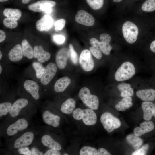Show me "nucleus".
I'll return each mask as SVG.
<instances>
[{"label":"nucleus","mask_w":155,"mask_h":155,"mask_svg":"<svg viewBox=\"0 0 155 155\" xmlns=\"http://www.w3.org/2000/svg\"><path fill=\"white\" fill-rule=\"evenodd\" d=\"M73 116L75 120L82 119L83 123L88 126L94 125L96 124L97 117L93 110L90 108L82 109L77 108L73 112Z\"/></svg>","instance_id":"1"},{"label":"nucleus","mask_w":155,"mask_h":155,"mask_svg":"<svg viewBox=\"0 0 155 155\" xmlns=\"http://www.w3.org/2000/svg\"><path fill=\"white\" fill-rule=\"evenodd\" d=\"M78 96L84 104L89 108L93 110H97L98 109V98L96 95L91 94L88 88H82L79 91Z\"/></svg>","instance_id":"2"},{"label":"nucleus","mask_w":155,"mask_h":155,"mask_svg":"<svg viewBox=\"0 0 155 155\" xmlns=\"http://www.w3.org/2000/svg\"><path fill=\"white\" fill-rule=\"evenodd\" d=\"M135 68L131 62L127 61L123 63L115 72V78L118 81L128 80L135 74Z\"/></svg>","instance_id":"3"},{"label":"nucleus","mask_w":155,"mask_h":155,"mask_svg":"<svg viewBox=\"0 0 155 155\" xmlns=\"http://www.w3.org/2000/svg\"><path fill=\"white\" fill-rule=\"evenodd\" d=\"M122 31L124 37L128 43L133 44L137 40L139 30L134 23L129 21L125 22L123 25Z\"/></svg>","instance_id":"4"},{"label":"nucleus","mask_w":155,"mask_h":155,"mask_svg":"<svg viewBox=\"0 0 155 155\" xmlns=\"http://www.w3.org/2000/svg\"><path fill=\"white\" fill-rule=\"evenodd\" d=\"M100 121L104 128L108 133L118 128L121 124L118 118L108 112H104L102 114Z\"/></svg>","instance_id":"5"},{"label":"nucleus","mask_w":155,"mask_h":155,"mask_svg":"<svg viewBox=\"0 0 155 155\" xmlns=\"http://www.w3.org/2000/svg\"><path fill=\"white\" fill-rule=\"evenodd\" d=\"M35 134L33 131L28 130L24 131L15 138L11 145L15 149L26 147L32 143Z\"/></svg>","instance_id":"6"},{"label":"nucleus","mask_w":155,"mask_h":155,"mask_svg":"<svg viewBox=\"0 0 155 155\" xmlns=\"http://www.w3.org/2000/svg\"><path fill=\"white\" fill-rule=\"evenodd\" d=\"M29 125V122L26 119L24 118H19L7 126L5 130L6 133L8 136H14L25 130Z\"/></svg>","instance_id":"7"},{"label":"nucleus","mask_w":155,"mask_h":155,"mask_svg":"<svg viewBox=\"0 0 155 155\" xmlns=\"http://www.w3.org/2000/svg\"><path fill=\"white\" fill-rule=\"evenodd\" d=\"M78 62L81 68L85 71H90L94 68V63L91 53L87 49H84L82 51Z\"/></svg>","instance_id":"8"},{"label":"nucleus","mask_w":155,"mask_h":155,"mask_svg":"<svg viewBox=\"0 0 155 155\" xmlns=\"http://www.w3.org/2000/svg\"><path fill=\"white\" fill-rule=\"evenodd\" d=\"M56 4V2L53 0H41L29 5L28 7L34 12H40L54 7Z\"/></svg>","instance_id":"9"},{"label":"nucleus","mask_w":155,"mask_h":155,"mask_svg":"<svg viewBox=\"0 0 155 155\" xmlns=\"http://www.w3.org/2000/svg\"><path fill=\"white\" fill-rule=\"evenodd\" d=\"M70 57L69 49L63 47L57 52L55 57L56 64L60 69H64L66 66L67 62Z\"/></svg>","instance_id":"10"},{"label":"nucleus","mask_w":155,"mask_h":155,"mask_svg":"<svg viewBox=\"0 0 155 155\" xmlns=\"http://www.w3.org/2000/svg\"><path fill=\"white\" fill-rule=\"evenodd\" d=\"M57 66L53 63H49L45 67L44 72L40 79L41 83L44 85L48 84L56 73Z\"/></svg>","instance_id":"11"},{"label":"nucleus","mask_w":155,"mask_h":155,"mask_svg":"<svg viewBox=\"0 0 155 155\" xmlns=\"http://www.w3.org/2000/svg\"><path fill=\"white\" fill-rule=\"evenodd\" d=\"M75 19L78 23L88 26H93L95 22L94 17L87 11L83 10H80L78 11Z\"/></svg>","instance_id":"12"},{"label":"nucleus","mask_w":155,"mask_h":155,"mask_svg":"<svg viewBox=\"0 0 155 155\" xmlns=\"http://www.w3.org/2000/svg\"><path fill=\"white\" fill-rule=\"evenodd\" d=\"M28 104V101L26 99L21 98L17 99L12 104L9 113L10 117L13 118L18 117Z\"/></svg>","instance_id":"13"},{"label":"nucleus","mask_w":155,"mask_h":155,"mask_svg":"<svg viewBox=\"0 0 155 155\" xmlns=\"http://www.w3.org/2000/svg\"><path fill=\"white\" fill-rule=\"evenodd\" d=\"M42 118L46 124L54 127H58L60 124L61 117L48 110H44L42 113Z\"/></svg>","instance_id":"14"},{"label":"nucleus","mask_w":155,"mask_h":155,"mask_svg":"<svg viewBox=\"0 0 155 155\" xmlns=\"http://www.w3.org/2000/svg\"><path fill=\"white\" fill-rule=\"evenodd\" d=\"M23 86L26 91L34 100H37L39 99V86L36 82L32 80H27L24 82Z\"/></svg>","instance_id":"15"},{"label":"nucleus","mask_w":155,"mask_h":155,"mask_svg":"<svg viewBox=\"0 0 155 155\" xmlns=\"http://www.w3.org/2000/svg\"><path fill=\"white\" fill-rule=\"evenodd\" d=\"M53 23L52 17L49 15H45L37 21L36 26L40 31H47L51 29Z\"/></svg>","instance_id":"16"},{"label":"nucleus","mask_w":155,"mask_h":155,"mask_svg":"<svg viewBox=\"0 0 155 155\" xmlns=\"http://www.w3.org/2000/svg\"><path fill=\"white\" fill-rule=\"evenodd\" d=\"M34 56L38 62L43 63L50 59L51 55L45 51L41 45H36L34 48Z\"/></svg>","instance_id":"17"},{"label":"nucleus","mask_w":155,"mask_h":155,"mask_svg":"<svg viewBox=\"0 0 155 155\" xmlns=\"http://www.w3.org/2000/svg\"><path fill=\"white\" fill-rule=\"evenodd\" d=\"M41 141L44 146L49 149L57 151L61 149V144L49 134H45L43 135L41 138Z\"/></svg>","instance_id":"18"},{"label":"nucleus","mask_w":155,"mask_h":155,"mask_svg":"<svg viewBox=\"0 0 155 155\" xmlns=\"http://www.w3.org/2000/svg\"><path fill=\"white\" fill-rule=\"evenodd\" d=\"M140 126V127H137L134 130V135L138 137L152 131L154 128L153 123L149 121L142 123Z\"/></svg>","instance_id":"19"},{"label":"nucleus","mask_w":155,"mask_h":155,"mask_svg":"<svg viewBox=\"0 0 155 155\" xmlns=\"http://www.w3.org/2000/svg\"><path fill=\"white\" fill-rule=\"evenodd\" d=\"M141 106L144 113V119L147 121L150 120L154 114V105L150 101H145L142 103Z\"/></svg>","instance_id":"20"},{"label":"nucleus","mask_w":155,"mask_h":155,"mask_svg":"<svg viewBox=\"0 0 155 155\" xmlns=\"http://www.w3.org/2000/svg\"><path fill=\"white\" fill-rule=\"evenodd\" d=\"M71 82L70 79L67 76L61 77L55 82L54 90L57 93H61L64 92L70 85Z\"/></svg>","instance_id":"21"},{"label":"nucleus","mask_w":155,"mask_h":155,"mask_svg":"<svg viewBox=\"0 0 155 155\" xmlns=\"http://www.w3.org/2000/svg\"><path fill=\"white\" fill-rule=\"evenodd\" d=\"M23 55L21 46L19 44L15 45L9 52L8 57L12 61L16 62L20 61Z\"/></svg>","instance_id":"22"},{"label":"nucleus","mask_w":155,"mask_h":155,"mask_svg":"<svg viewBox=\"0 0 155 155\" xmlns=\"http://www.w3.org/2000/svg\"><path fill=\"white\" fill-rule=\"evenodd\" d=\"M136 94L143 101H151L155 99V90L153 89L140 90L137 92Z\"/></svg>","instance_id":"23"},{"label":"nucleus","mask_w":155,"mask_h":155,"mask_svg":"<svg viewBox=\"0 0 155 155\" xmlns=\"http://www.w3.org/2000/svg\"><path fill=\"white\" fill-rule=\"evenodd\" d=\"M76 102L71 98L67 99L61 104V111L66 114H70L72 113L75 107Z\"/></svg>","instance_id":"24"},{"label":"nucleus","mask_w":155,"mask_h":155,"mask_svg":"<svg viewBox=\"0 0 155 155\" xmlns=\"http://www.w3.org/2000/svg\"><path fill=\"white\" fill-rule=\"evenodd\" d=\"M132 99L130 96L124 97L115 106V109L120 111H124L133 106Z\"/></svg>","instance_id":"25"},{"label":"nucleus","mask_w":155,"mask_h":155,"mask_svg":"<svg viewBox=\"0 0 155 155\" xmlns=\"http://www.w3.org/2000/svg\"><path fill=\"white\" fill-rule=\"evenodd\" d=\"M21 46L23 56L29 59H33L34 57V49L27 40H23Z\"/></svg>","instance_id":"26"},{"label":"nucleus","mask_w":155,"mask_h":155,"mask_svg":"<svg viewBox=\"0 0 155 155\" xmlns=\"http://www.w3.org/2000/svg\"><path fill=\"white\" fill-rule=\"evenodd\" d=\"M3 14L5 17H9L18 20L22 16L21 11L17 9L6 8L3 11Z\"/></svg>","instance_id":"27"},{"label":"nucleus","mask_w":155,"mask_h":155,"mask_svg":"<svg viewBox=\"0 0 155 155\" xmlns=\"http://www.w3.org/2000/svg\"><path fill=\"white\" fill-rule=\"evenodd\" d=\"M126 139L128 142L136 150L139 149L142 144V139L135 135L131 134L128 135Z\"/></svg>","instance_id":"28"},{"label":"nucleus","mask_w":155,"mask_h":155,"mask_svg":"<svg viewBox=\"0 0 155 155\" xmlns=\"http://www.w3.org/2000/svg\"><path fill=\"white\" fill-rule=\"evenodd\" d=\"M32 66L35 71L36 78L38 79H40L44 72L45 67L41 63L37 62H33L32 63Z\"/></svg>","instance_id":"29"},{"label":"nucleus","mask_w":155,"mask_h":155,"mask_svg":"<svg viewBox=\"0 0 155 155\" xmlns=\"http://www.w3.org/2000/svg\"><path fill=\"white\" fill-rule=\"evenodd\" d=\"M12 104L9 102H5L0 103V117L2 118L9 114Z\"/></svg>","instance_id":"30"},{"label":"nucleus","mask_w":155,"mask_h":155,"mask_svg":"<svg viewBox=\"0 0 155 155\" xmlns=\"http://www.w3.org/2000/svg\"><path fill=\"white\" fill-rule=\"evenodd\" d=\"M142 10L146 12H151L155 10V0H146L141 7Z\"/></svg>","instance_id":"31"},{"label":"nucleus","mask_w":155,"mask_h":155,"mask_svg":"<svg viewBox=\"0 0 155 155\" xmlns=\"http://www.w3.org/2000/svg\"><path fill=\"white\" fill-rule=\"evenodd\" d=\"M80 155H98V150L96 148L89 146H84L80 149Z\"/></svg>","instance_id":"32"},{"label":"nucleus","mask_w":155,"mask_h":155,"mask_svg":"<svg viewBox=\"0 0 155 155\" xmlns=\"http://www.w3.org/2000/svg\"><path fill=\"white\" fill-rule=\"evenodd\" d=\"M86 1L89 5L94 10H98L101 8L104 3V0H86Z\"/></svg>","instance_id":"33"},{"label":"nucleus","mask_w":155,"mask_h":155,"mask_svg":"<svg viewBox=\"0 0 155 155\" xmlns=\"http://www.w3.org/2000/svg\"><path fill=\"white\" fill-rule=\"evenodd\" d=\"M17 20L9 17L5 18L3 21V25L6 27L10 29H13L18 26Z\"/></svg>","instance_id":"34"},{"label":"nucleus","mask_w":155,"mask_h":155,"mask_svg":"<svg viewBox=\"0 0 155 155\" xmlns=\"http://www.w3.org/2000/svg\"><path fill=\"white\" fill-rule=\"evenodd\" d=\"M70 57L72 63L74 64H77L78 61V55L72 45L70 44L69 45Z\"/></svg>","instance_id":"35"},{"label":"nucleus","mask_w":155,"mask_h":155,"mask_svg":"<svg viewBox=\"0 0 155 155\" xmlns=\"http://www.w3.org/2000/svg\"><path fill=\"white\" fill-rule=\"evenodd\" d=\"M99 46L101 51L106 55L110 54V51L112 48L109 43L101 41L99 42Z\"/></svg>","instance_id":"36"},{"label":"nucleus","mask_w":155,"mask_h":155,"mask_svg":"<svg viewBox=\"0 0 155 155\" xmlns=\"http://www.w3.org/2000/svg\"><path fill=\"white\" fill-rule=\"evenodd\" d=\"M66 21L65 19H59L54 23L55 30L58 32L62 30L65 26Z\"/></svg>","instance_id":"37"},{"label":"nucleus","mask_w":155,"mask_h":155,"mask_svg":"<svg viewBox=\"0 0 155 155\" xmlns=\"http://www.w3.org/2000/svg\"><path fill=\"white\" fill-rule=\"evenodd\" d=\"M89 49L91 54L96 59H100L102 58V55L100 48L91 46L90 47Z\"/></svg>","instance_id":"38"},{"label":"nucleus","mask_w":155,"mask_h":155,"mask_svg":"<svg viewBox=\"0 0 155 155\" xmlns=\"http://www.w3.org/2000/svg\"><path fill=\"white\" fill-rule=\"evenodd\" d=\"M149 145L146 144L140 149H138L134 151L132 154L133 155H146L148 149Z\"/></svg>","instance_id":"39"},{"label":"nucleus","mask_w":155,"mask_h":155,"mask_svg":"<svg viewBox=\"0 0 155 155\" xmlns=\"http://www.w3.org/2000/svg\"><path fill=\"white\" fill-rule=\"evenodd\" d=\"M54 42L57 44L60 45L63 44L65 42V37L61 35H55L53 37Z\"/></svg>","instance_id":"40"},{"label":"nucleus","mask_w":155,"mask_h":155,"mask_svg":"<svg viewBox=\"0 0 155 155\" xmlns=\"http://www.w3.org/2000/svg\"><path fill=\"white\" fill-rule=\"evenodd\" d=\"M117 87L118 90L121 92L128 90L131 88V85L128 83H122L119 84Z\"/></svg>","instance_id":"41"},{"label":"nucleus","mask_w":155,"mask_h":155,"mask_svg":"<svg viewBox=\"0 0 155 155\" xmlns=\"http://www.w3.org/2000/svg\"><path fill=\"white\" fill-rule=\"evenodd\" d=\"M100 38L101 41L108 43H109L111 40L110 36L106 33L101 34L100 36Z\"/></svg>","instance_id":"42"},{"label":"nucleus","mask_w":155,"mask_h":155,"mask_svg":"<svg viewBox=\"0 0 155 155\" xmlns=\"http://www.w3.org/2000/svg\"><path fill=\"white\" fill-rule=\"evenodd\" d=\"M133 90L132 88H131L128 90L123 91L121 92V96L122 97L131 96L133 95Z\"/></svg>","instance_id":"43"},{"label":"nucleus","mask_w":155,"mask_h":155,"mask_svg":"<svg viewBox=\"0 0 155 155\" xmlns=\"http://www.w3.org/2000/svg\"><path fill=\"white\" fill-rule=\"evenodd\" d=\"M61 153L59 151L53 149H49L44 153L45 155H60Z\"/></svg>","instance_id":"44"},{"label":"nucleus","mask_w":155,"mask_h":155,"mask_svg":"<svg viewBox=\"0 0 155 155\" xmlns=\"http://www.w3.org/2000/svg\"><path fill=\"white\" fill-rule=\"evenodd\" d=\"M99 42L96 39L94 38H91L89 41L90 43L92 46L97 48H99Z\"/></svg>","instance_id":"45"},{"label":"nucleus","mask_w":155,"mask_h":155,"mask_svg":"<svg viewBox=\"0 0 155 155\" xmlns=\"http://www.w3.org/2000/svg\"><path fill=\"white\" fill-rule=\"evenodd\" d=\"M98 155H110L111 154L105 149L100 148L98 150Z\"/></svg>","instance_id":"46"},{"label":"nucleus","mask_w":155,"mask_h":155,"mask_svg":"<svg viewBox=\"0 0 155 155\" xmlns=\"http://www.w3.org/2000/svg\"><path fill=\"white\" fill-rule=\"evenodd\" d=\"M6 37L5 32L2 30H0V42L1 43L4 41Z\"/></svg>","instance_id":"47"},{"label":"nucleus","mask_w":155,"mask_h":155,"mask_svg":"<svg viewBox=\"0 0 155 155\" xmlns=\"http://www.w3.org/2000/svg\"><path fill=\"white\" fill-rule=\"evenodd\" d=\"M150 48L151 50L153 52L155 53V40L153 41L151 43Z\"/></svg>","instance_id":"48"},{"label":"nucleus","mask_w":155,"mask_h":155,"mask_svg":"<svg viewBox=\"0 0 155 155\" xmlns=\"http://www.w3.org/2000/svg\"><path fill=\"white\" fill-rule=\"evenodd\" d=\"M52 11V9L51 8H49L46 9L44 11L46 13L49 14L51 13Z\"/></svg>","instance_id":"49"},{"label":"nucleus","mask_w":155,"mask_h":155,"mask_svg":"<svg viewBox=\"0 0 155 155\" xmlns=\"http://www.w3.org/2000/svg\"><path fill=\"white\" fill-rule=\"evenodd\" d=\"M31 0H22V2L24 4H27Z\"/></svg>","instance_id":"50"},{"label":"nucleus","mask_w":155,"mask_h":155,"mask_svg":"<svg viewBox=\"0 0 155 155\" xmlns=\"http://www.w3.org/2000/svg\"><path fill=\"white\" fill-rule=\"evenodd\" d=\"M122 0H113V1L115 2H119L121 1Z\"/></svg>","instance_id":"51"},{"label":"nucleus","mask_w":155,"mask_h":155,"mask_svg":"<svg viewBox=\"0 0 155 155\" xmlns=\"http://www.w3.org/2000/svg\"><path fill=\"white\" fill-rule=\"evenodd\" d=\"M2 71V67L1 65H0V74H1Z\"/></svg>","instance_id":"52"},{"label":"nucleus","mask_w":155,"mask_h":155,"mask_svg":"<svg viewBox=\"0 0 155 155\" xmlns=\"http://www.w3.org/2000/svg\"><path fill=\"white\" fill-rule=\"evenodd\" d=\"M3 55L2 54V52L1 51H0V60H1L2 57Z\"/></svg>","instance_id":"53"},{"label":"nucleus","mask_w":155,"mask_h":155,"mask_svg":"<svg viewBox=\"0 0 155 155\" xmlns=\"http://www.w3.org/2000/svg\"><path fill=\"white\" fill-rule=\"evenodd\" d=\"M9 0H0V2H3L7 1Z\"/></svg>","instance_id":"54"},{"label":"nucleus","mask_w":155,"mask_h":155,"mask_svg":"<svg viewBox=\"0 0 155 155\" xmlns=\"http://www.w3.org/2000/svg\"><path fill=\"white\" fill-rule=\"evenodd\" d=\"M154 107H155V111H154V117H155V104L154 105Z\"/></svg>","instance_id":"55"}]
</instances>
